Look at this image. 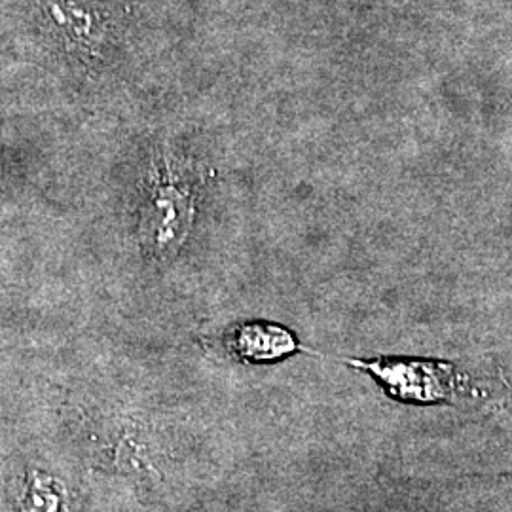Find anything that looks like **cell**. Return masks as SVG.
Returning a JSON list of instances; mask_svg holds the SVG:
<instances>
[{"mask_svg":"<svg viewBox=\"0 0 512 512\" xmlns=\"http://www.w3.org/2000/svg\"><path fill=\"white\" fill-rule=\"evenodd\" d=\"M234 344L243 359L256 363L279 361L293 355L298 349V344L289 330L268 323H251L241 327Z\"/></svg>","mask_w":512,"mask_h":512,"instance_id":"3","label":"cell"},{"mask_svg":"<svg viewBox=\"0 0 512 512\" xmlns=\"http://www.w3.org/2000/svg\"><path fill=\"white\" fill-rule=\"evenodd\" d=\"M194 220V192L169 167L156 173L143 211V239L154 253L175 251Z\"/></svg>","mask_w":512,"mask_h":512,"instance_id":"1","label":"cell"},{"mask_svg":"<svg viewBox=\"0 0 512 512\" xmlns=\"http://www.w3.org/2000/svg\"><path fill=\"white\" fill-rule=\"evenodd\" d=\"M368 370L385 391L401 403L452 401L461 393L458 374L446 363L433 361H353Z\"/></svg>","mask_w":512,"mask_h":512,"instance_id":"2","label":"cell"}]
</instances>
